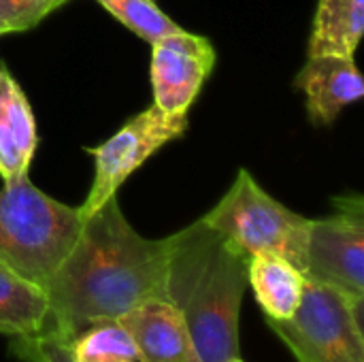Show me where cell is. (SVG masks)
<instances>
[{
    "instance_id": "obj_16",
    "label": "cell",
    "mask_w": 364,
    "mask_h": 362,
    "mask_svg": "<svg viewBox=\"0 0 364 362\" xmlns=\"http://www.w3.org/2000/svg\"><path fill=\"white\" fill-rule=\"evenodd\" d=\"M132 34L154 45L160 38L183 30L154 0H96Z\"/></svg>"
},
{
    "instance_id": "obj_3",
    "label": "cell",
    "mask_w": 364,
    "mask_h": 362,
    "mask_svg": "<svg viewBox=\"0 0 364 362\" xmlns=\"http://www.w3.org/2000/svg\"><path fill=\"white\" fill-rule=\"evenodd\" d=\"M79 207L38 190L28 175L0 190V265L45 290L81 228Z\"/></svg>"
},
{
    "instance_id": "obj_7",
    "label": "cell",
    "mask_w": 364,
    "mask_h": 362,
    "mask_svg": "<svg viewBox=\"0 0 364 362\" xmlns=\"http://www.w3.org/2000/svg\"><path fill=\"white\" fill-rule=\"evenodd\" d=\"M188 130V113H164L156 105L130 117L111 139L98 147H85L94 158V179L85 201L79 205L81 218L94 213L100 205L117 194L126 179L141 169L158 149L183 137Z\"/></svg>"
},
{
    "instance_id": "obj_17",
    "label": "cell",
    "mask_w": 364,
    "mask_h": 362,
    "mask_svg": "<svg viewBox=\"0 0 364 362\" xmlns=\"http://www.w3.org/2000/svg\"><path fill=\"white\" fill-rule=\"evenodd\" d=\"M68 0H0V36L38 26L51 11Z\"/></svg>"
},
{
    "instance_id": "obj_11",
    "label": "cell",
    "mask_w": 364,
    "mask_h": 362,
    "mask_svg": "<svg viewBox=\"0 0 364 362\" xmlns=\"http://www.w3.org/2000/svg\"><path fill=\"white\" fill-rule=\"evenodd\" d=\"M38 147L36 119L30 100L6 66H0V177L28 175Z\"/></svg>"
},
{
    "instance_id": "obj_13",
    "label": "cell",
    "mask_w": 364,
    "mask_h": 362,
    "mask_svg": "<svg viewBox=\"0 0 364 362\" xmlns=\"http://www.w3.org/2000/svg\"><path fill=\"white\" fill-rule=\"evenodd\" d=\"M363 32L364 0H320L314 15L307 53L354 58Z\"/></svg>"
},
{
    "instance_id": "obj_9",
    "label": "cell",
    "mask_w": 364,
    "mask_h": 362,
    "mask_svg": "<svg viewBox=\"0 0 364 362\" xmlns=\"http://www.w3.org/2000/svg\"><path fill=\"white\" fill-rule=\"evenodd\" d=\"M294 87L305 94L307 117L314 126H333L337 117L364 94V81L354 58L307 55L294 79Z\"/></svg>"
},
{
    "instance_id": "obj_15",
    "label": "cell",
    "mask_w": 364,
    "mask_h": 362,
    "mask_svg": "<svg viewBox=\"0 0 364 362\" xmlns=\"http://www.w3.org/2000/svg\"><path fill=\"white\" fill-rule=\"evenodd\" d=\"M75 362H136V348L119 320H102L70 341Z\"/></svg>"
},
{
    "instance_id": "obj_10",
    "label": "cell",
    "mask_w": 364,
    "mask_h": 362,
    "mask_svg": "<svg viewBox=\"0 0 364 362\" xmlns=\"http://www.w3.org/2000/svg\"><path fill=\"white\" fill-rule=\"evenodd\" d=\"M139 362H203L181 314L162 299L147 301L122 318Z\"/></svg>"
},
{
    "instance_id": "obj_18",
    "label": "cell",
    "mask_w": 364,
    "mask_h": 362,
    "mask_svg": "<svg viewBox=\"0 0 364 362\" xmlns=\"http://www.w3.org/2000/svg\"><path fill=\"white\" fill-rule=\"evenodd\" d=\"M11 352L23 362H75L70 354V339L58 333L11 337Z\"/></svg>"
},
{
    "instance_id": "obj_12",
    "label": "cell",
    "mask_w": 364,
    "mask_h": 362,
    "mask_svg": "<svg viewBox=\"0 0 364 362\" xmlns=\"http://www.w3.org/2000/svg\"><path fill=\"white\" fill-rule=\"evenodd\" d=\"M305 275L286 258L258 254L247 260V286H252L267 320H286L301 305Z\"/></svg>"
},
{
    "instance_id": "obj_4",
    "label": "cell",
    "mask_w": 364,
    "mask_h": 362,
    "mask_svg": "<svg viewBox=\"0 0 364 362\" xmlns=\"http://www.w3.org/2000/svg\"><path fill=\"white\" fill-rule=\"evenodd\" d=\"M200 220L224 235L247 258L275 254L299 271L303 267L309 220L275 201L247 169L237 173L226 194Z\"/></svg>"
},
{
    "instance_id": "obj_1",
    "label": "cell",
    "mask_w": 364,
    "mask_h": 362,
    "mask_svg": "<svg viewBox=\"0 0 364 362\" xmlns=\"http://www.w3.org/2000/svg\"><path fill=\"white\" fill-rule=\"evenodd\" d=\"M166 239H147L109 198L85 215L75 243L45 286L49 314L41 333L73 341L87 326L166 301Z\"/></svg>"
},
{
    "instance_id": "obj_19",
    "label": "cell",
    "mask_w": 364,
    "mask_h": 362,
    "mask_svg": "<svg viewBox=\"0 0 364 362\" xmlns=\"http://www.w3.org/2000/svg\"><path fill=\"white\" fill-rule=\"evenodd\" d=\"M228 362H243V358L239 356V358H232V361H228Z\"/></svg>"
},
{
    "instance_id": "obj_2",
    "label": "cell",
    "mask_w": 364,
    "mask_h": 362,
    "mask_svg": "<svg viewBox=\"0 0 364 362\" xmlns=\"http://www.w3.org/2000/svg\"><path fill=\"white\" fill-rule=\"evenodd\" d=\"M166 301L186 320L203 362L239 358L247 256L203 220L166 237Z\"/></svg>"
},
{
    "instance_id": "obj_5",
    "label": "cell",
    "mask_w": 364,
    "mask_h": 362,
    "mask_svg": "<svg viewBox=\"0 0 364 362\" xmlns=\"http://www.w3.org/2000/svg\"><path fill=\"white\" fill-rule=\"evenodd\" d=\"M363 309L364 301L305 282L296 312L267 324L299 362H364Z\"/></svg>"
},
{
    "instance_id": "obj_6",
    "label": "cell",
    "mask_w": 364,
    "mask_h": 362,
    "mask_svg": "<svg viewBox=\"0 0 364 362\" xmlns=\"http://www.w3.org/2000/svg\"><path fill=\"white\" fill-rule=\"evenodd\" d=\"M335 213L309 220L301 273L307 282L364 301V198L335 196Z\"/></svg>"
},
{
    "instance_id": "obj_8",
    "label": "cell",
    "mask_w": 364,
    "mask_h": 362,
    "mask_svg": "<svg viewBox=\"0 0 364 362\" xmlns=\"http://www.w3.org/2000/svg\"><path fill=\"white\" fill-rule=\"evenodd\" d=\"M213 43L194 32L179 30L151 45L154 105L164 113L186 115L198 98L215 66Z\"/></svg>"
},
{
    "instance_id": "obj_14",
    "label": "cell",
    "mask_w": 364,
    "mask_h": 362,
    "mask_svg": "<svg viewBox=\"0 0 364 362\" xmlns=\"http://www.w3.org/2000/svg\"><path fill=\"white\" fill-rule=\"evenodd\" d=\"M47 314L45 290L0 265V335L9 339L38 335L45 329Z\"/></svg>"
}]
</instances>
